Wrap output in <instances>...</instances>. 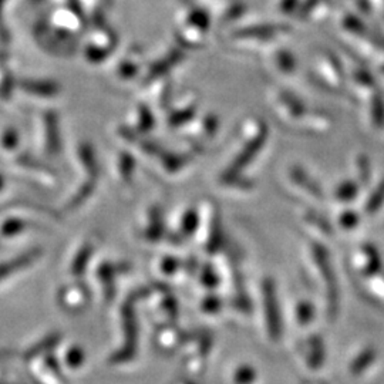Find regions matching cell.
<instances>
[{"mask_svg": "<svg viewBox=\"0 0 384 384\" xmlns=\"http://www.w3.org/2000/svg\"><path fill=\"white\" fill-rule=\"evenodd\" d=\"M59 302L69 312H81L90 302L88 287L80 282L63 286L59 294Z\"/></svg>", "mask_w": 384, "mask_h": 384, "instance_id": "8fae6325", "label": "cell"}, {"mask_svg": "<svg viewBox=\"0 0 384 384\" xmlns=\"http://www.w3.org/2000/svg\"><path fill=\"white\" fill-rule=\"evenodd\" d=\"M305 256H306V265L312 277H315L317 283L324 289L327 315L329 317H334V315H338V308H339V291H338V280H336L333 275L330 256L326 248L319 241H316V239L308 242Z\"/></svg>", "mask_w": 384, "mask_h": 384, "instance_id": "7a4b0ae2", "label": "cell"}, {"mask_svg": "<svg viewBox=\"0 0 384 384\" xmlns=\"http://www.w3.org/2000/svg\"><path fill=\"white\" fill-rule=\"evenodd\" d=\"M46 149L50 154L56 156L60 153V135H59V121L56 114L50 113L46 116Z\"/></svg>", "mask_w": 384, "mask_h": 384, "instance_id": "ffe728a7", "label": "cell"}, {"mask_svg": "<svg viewBox=\"0 0 384 384\" xmlns=\"http://www.w3.org/2000/svg\"><path fill=\"white\" fill-rule=\"evenodd\" d=\"M118 268L110 262L100 263L97 272H95V279L99 282L100 295L102 299L107 303L111 302L116 296V276H117Z\"/></svg>", "mask_w": 384, "mask_h": 384, "instance_id": "5bb4252c", "label": "cell"}, {"mask_svg": "<svg viewBox=\"0 0 384 384\" xmlns=\"http://www.w3.org/2000/svg\"><path fill=\"white\" fill-rule=\"evenodd\" d=\"M27 222L20 219V218H11L4 222V225L0 226V236L2 238H13L19 233H22L27 228Z\"/></svg>", "mask_w": 384, "mask_h": 384, "instance_id": "d590c367", "label": "cell"}, {"mask_svg": "<svg viewBox=\"0 0 384 384\" xmlns=\"http://www.w3.org/2000/svg\"><path fill=\"white\" fill-rule=\"evenodd\" d=\"M4 185H5V181H4V178H2V177H0V189L4 188Z\"/></svg>", "mask_w": 384, "mask_h": 384, "instance_id": "b9f144b4", "label": "cell"}, {"mask_svg": "<svg viewBox=\"0 0 384 384\" xmlns=\"http://www.w3.org/2000/svg\"><path fill=\"white\" fill-rule=\"evenodd\" d=\"M299 356L303 366L310 371L319 370L323 366L326 359V346L319 334H309L303 342H301Z\"/></svg>", "mask_w": 384, "mask_h": 384, "instance_id": "9c48e42d", "label": "cell"}, {"mask_svg": "<svg viewBox=\"0 0 384 384\" xmlns=\"http://www.w3.org/2000/svg\"><path fill=\"white\" fill-rule=\"evenodd\" d=\"M154 127H156V117H154L153 111L147 106L141 104L132 111V116H131V120H130V124L127 128L135 134L146 135Z\"/></svg>", "mask_w": 384, "mask_h": 384, "instance_id": "2e32d148", "label": "cell"}, {"mask_svg": "<svg viewBox=\"0 0 384 384\" xmlns=\"http://www.w3.org/2000/svg\"><path fill=\"white\" fill-rule=\"evenodd\" d=\"M316 317L315 305L306 299H299L294 308V320L299 327H308Z\"/></svg>", "mask_w": 384, "mask_h": 384, "instance_id": "d4e9b609", "label": "cell"}, {"mask_svg": "<svg viewBox=\"0 0 384 384\" xmlns=\"http://www.w3.org/2000/svg\"><path fill=\"white\" fill-rule=\"evenodd\" d=\"M200 309L205 315H218L224 309V299L217 292H207V296L200 303Z\"/></svg>", "mask_w": 384, "mask_h": 384, "instance_id": "d6a6232c", "label": "cell"}, {"mask_svg": "<svg viewBox=\"0 0 384 384\" xmlns=\"http://www.w3.org/2000/svg\"><path fill=\"white\" fill-rule=\"evenodd\" d=\"M4 147L8 150H15L19 144V137L15 131H6L4 134V139H2Z\"/></svg>", "mask_w": 384, "mask_h": 384, "instance_id": "60d3db41", "label": "cell"}, {"mask_svg": "<svg viewBox=\"0 0 384 384\" xmlns=\"http://www.w3.org/2000/svg\"><path fill=\"white\" fill-rule=\"evenodd\" d=\"M261 303H262V320L266 331V338L276 343L282 336L280 309L276 296L275 283L270 279H265L261 287Z\"/></svg>", "mask_w": 384, "mask_h": 384, "instance_id": "277c9868", "label": "cell"}, {"mask_svg": "<svg viewBox=\"0 0 384 384\" xmlns=\"http://www.w3.org/2000/svg\"><path fill=\"white\" fill-rule=\"evenodd\" d=\"M356 167H357V175H359L357 181H360L362 184H367L369 178H371V171H370V163H369V160L364 156H360L357 158Z\"/></svg>", "mask_w": 384, "mask_h": 384, "instance_id": "ab89813d", "label": "cell"}, {"mask_svg": "<svg viewBox=\"0 0 384 384\" xmlns=\"http://www.w3.org/2000/svg\"><path fill=\"white\" fill-rule=\"evenodd\" d=\"M383 203H384V182L378 184L377 188L371 192L370 197L367 198L364 208L369 214H373L383 205Z\"/></svg>", "mask_w": 384, "mask_h": 384, "instance_id": "74e56055", "label": "cell"}, {"mask_svg": "<svg viewBox=\"0 0 384 384\" xmlns=\"http://www.w3.org/2000/svg\"><path fill=\"white\" fill-rule=\"evenodd\" d=\"M95 181L94 178H87V181H84L74 194L71 196V198L67 201V210H76L78 207H81L91 196L95 189Z\"/></svg>", "mask_w": 384, "mask_h": 384, "instance_id": "83f0119b", "label": "cell"}, {"mask_svg": "<svg viewBox=\"0 0 384 384\" xmlns=\"http://www.w3.org/2000/svg\"><path fill=\"white\" fill-rule=\"evenodd\" d=\"M40 252L39 251H32V252H26L18 258H15L11 262H4L0 263V280H4L5 277L12 276L13 273L19 272L20 269L26 268L27 265L33 263L37 258H39Z\"/></svg>", "mask_w": 384, "mask_h": 384, "instance_id": "7402d4cb", "label": "cell"}, {"mask_svg": "<svg viewBox=\"0 0 384 384\" xmlns=\"http://www.w3.org/2000/svg\"><path fill=\"white\" fill-rule=\"evenodd\" d=\"M189 141L194 144V147L201 150L204 147V142L214 138L217 130L219 127L218 118L215 116H205L197 123H189Z\"/></svg>", "mask_w": 384, "mask_h": 384, "instance_id": "7c38bea8", "label": "cell"}, {"mask_svg": "<svg viewBox=\"0 0 384 384\" xmlns=\"http://www.w3.org/2000/svg\"><path fill=\"white\" fill-rule=\"evenodd\" d=\"M286 182L292 189V192H295L296 196H299L305 201L319 203L323 200V191L320 185L305 168L299 165H292L287 170Z\"/></svg>", "mask_w": 384, "mask_h": 384, "instance_id": "8992f818", "label": "cell"}, {"mask_svg": "<svg viewBox=\"0 0 384 384\" xmlns=\"http://www.w3.org/2000/svg\"><path fill=\"white\" fill-rule=\"evenodd\" d=\"M231 378L233 383H238V384H248V383H254L258 378V373L251 364H241L232 371Z\"/></svg>", "mask_w": 384, "mask_h": 384, "instance_id": "e575fe53", "label": "cell"}, {"mask_svg": "<svg viewBox=\"0 0 384 384\" xmlns=\"http://www.w3.org/2000/svg\"><path fill=\"white\" fill-rule=\"evenodd\" d=\"M330 127H331V121L326 114L308 111L296 128L306 134H323L329 131Z\"/></svg>", "mask_w": 384, "mask_h": 384, "instance_id": "ac0fdd59", "label": "cell"}, {"mask_svg": "<svg viewBox=\"0 0 384 384\" xmlns=\"http://www.w3.org/2000/svg\"><path fill=\"white\" fill-rule=\"evenodd\" d=\"M84 357H85V355H84L83 349H80L78 346H71V348L67 349V352L64 355V364L69 369L76 370V369L83 366Z\"/></svg>", "mask_w": 384, "mask_h": 384, "instance_id": "8d00e7d4", "label": "cell"}, {"mask_svg": "<svg viewBox=\"0 0 384 384\" xmlns=\"http://www.w3.org/2000/svg\"><path fill=\"white\" fill-rule=\"evenodd\" d=\"M272 107L277 120H280L282 124H287L295 128L308 113L306 106L298 97H295L294 94L283 91H279L273 95Z\"/></svg>", "mask_w": 384, "mask_h": 384, "instance_id": "52a82bcc", "label": "cell"}, {"mask_svg": "<svg viewBox=\"0 0 384 384\" xmlns=\"http://www.w3.org/2000/svg\"><path fill=\"white\" fill-rule=\"evenodd\" d=\"M167 228L163 219V212L158 207H151L146 212V218H144L141 228H139V236L144 241L156 244L163 241L167 238Z\"/></svg>", "mask_w": 384, "mask_h": 384, "instance_id": "30bf717a", "label": "cell"}, {"mask_svg": "<svg viewBox=\"0 0 384 384\" xmlns=\"http://www.w3.org/2000/svg\"><path fill=\"white\" fill-rule=\"evenodd\" d=\"M186 338L184 331L175 327L172 323L164 324L156 334V345L158 349L170 352L177 349L178 346H184Z\"/></svg>", "mask_w": 384, "mask_h": 384, "instance_id": "9a60e30c", "label": "cell"}, {"mask_svg": "<svg viewBox=\"0 0 384 384\" xmlns=\"http://www.w3.org/2000/svg\"><path fill=\"white\" fill-rule=\"evenodd\" d=\"M268 138V127L259 118H249L239 132L238 149L221 172V175L241 174L261 153Z\"/></svg>", "mask_w": 384, "mask_h": 384, "instance_id": "6da1fadb", "label": "cell"}, {"mask_svg": "<svg viewBox=\"0 0 384 384\" xmlns=\"http://www.w3.org/2000/svg\"><path fill=\"white\" fill-rule=\"evenodd\" d=\"M160 170L167 174V175H178L181 174L184 170H186V167H189L191 160H192V154L191 153H172V151H167L163 150L157 157H156Z\"/></svg>", "mask_w": 384, "mask_h": 384, "instance_id": "4fadbf2b", "label": "cell"}, {"mask_svg": "<svg viewBox=\"0 0 384 384\" xmlns=\"http://www.w3.org/2000/svg\"><path fill=\"white\" fill-rule=\"evenodd\" d=\"M359 194V182L343 181L334 189V200L341 204L352 203Z\"/></svg>", "mask_w": 384, "mask_h": 384, "instance_id": "4dcf8cb0", "label": "cell"}, {"mask_svg": "<svg viewBox=\"0 0 384 384\" xmlns=\"http://www.w3.org/2000/svg\"><path fill=\"white\" fill-rule=\"evenodd\" d=\"M134 302H125L121 310V327H123V346L113 353L110 357L111 363L121 364L127 360L132 359L137 352V339H138V323H137V313L134 309Z\"/></svg>", "mask_w": 384, "mask_h": 384, "instance_id": "5b68a950", "label": "cell"}, {"mask_svg": "<svg viewBox=\"0 0 384 384\" xmlns=\"http://www.w3.org/2000/svg\"><path fill=\"white\" fill-rule=\"evenodd\" d=\"M92 252H94V245L91 242H85L80 247V249L77 251V254L74 255L71 263H70V273L73 276H83V273L85 272L90 261H91V256H92Z\"/></svg>", "mask_w": 384, "mask_h": 384, "instance_id": "cb8c5ba5", "label": "cell"}, {"mask_svg": "<svg viewBox=\"0 0 384 384\" xmlns=\"http://www.w3.org/2000/svg\"><path fill=\"white\" fill-rule=\"evenodd\" d=\"M360 222V217L359 214H356L355 211L352 210H348V211H343L339 217V226L345 231H350V229H355Z\"/></svg>", "mask_w": 384, "mask_h": 384, "instance_id": "f35d334b", "label": "cell"}, {"mask_svg": "<svg viewBox=\"0 0 384 384\" xmlns=\"http://www.w3.org/2000/svg\"><path fill=\"white\" fill-rule=\"evenodd\" d=\"M196 116V106L194 104H185L177 110H172L170 111L168 114V125L172 127V128H177V127H185L188 125L192 118H194Z\"/></svg>", "mask_w": 384, "mask_h": 384, "instance_id": "f1b7e54d", "label": "cell"}, {"mask_svg": "<svg viewBox=\"0 0 384 384\" xmlns=\"http://www.w3.org/2000/svg\"><path fill=\"white\" fill-rule=\"evenodd\" d=\"M182 265H184V262L179 261V258L165 255L157 261L156 270L160 276H163L165 279H171V277L177 276L179 272H182Z\"/></svg>", "mask_w": 384, "mask_h": 384, "instance_id": "4316f807", "label": "cell"}, {"mask_svg": "<svg viewBox=\"0 0 384 384\" xmlns=\"http://www.w3.org/2000/svg\"><path fill=\"white\" fill-rule=\"evenodd\" d=\"M302 224L306 228V231L316 238H327L331 235V226L329 221L323 217H320L316 211L306 210L302 212Z\"/></svg>", "mask_w": 384, "mask_h": 384, "instance_id": "e0dca14e", "label": "cell"}, {"mask_svg": "<svg viewBox=\"0 0 384 384\" xmlns=\"http://www.w3.org/2000/svg\"><path fill=\"white\" fill-rule=\"evenodd\" d=\"M59 334H50V336H47V338H44L41 342L33 345L25 355L26 359H36L39 357L40 355H43L44 352L47 350H50L53 349L57 343H59Z\"/></svg>", "mask_w": 384, "mask_h": 384, "instance_id": "836d02e7", "label": "cell"}, {"mask_svg": "<svg viewBox=\"0 0 384 384\" xmlns=\"http://www.w3.org/2000/svg\"><path fill=\"white\" fill-rule=\"evenodd\" d=\"M197 235L203 249L208 255H217L221 251L224 238L219 211L215 205L205 204L200 211V228Z\"/></svg>", "mask_w": 384, "mask_h": 384, "instance_id": "3957f363", "label": "cell"}, {"mask_svg": "<svg viewBox=\"0 0 384 384\" xmlns=\"http://www.w3.org/2000/svg\"><path fill=\"white\" fill-rule=\"evenodd\" d=\"M218 181L224 189L235 192V194H247V192L252 191L255 186V182L251 178L242 177V172L233 175H219Z\"/></svg>", "mask_w": 384, "mask_h": 384, "instance_id": "d6986e66", "label": "cell"}, {"mask_svg": "<svg viewBox=\"0 0 384 384\" xmlns=\"http://www.w3.org/2000/svg\"><path fill=\"white\" fill-rule=\"evenodd\" d=\"M360 258L363 261H357L359 262V268H360V272H363L364 275H373L374 272L378 270L381 262L378 259V254L377 251L373 248V247H363L362 249V254H360Z\"/></svg>", "mask_w": 384, "mask_h": 384, "instance_id": "f546056e", "label": "cell"}, {"mask_svg": "<svg viewBox=\"0 0 384 384\" xmlns=\"http://www.w3.org/2000/svg\"><path fill=\"white\" fill-rule=\"evenodd\" d=\"M78 160H80L81 167L85 170L88 177L99 179V163H97V160H95L94 150L88 146V144H81V146H80Z\"/></svg>", "mask_w": 384, "mask_h": 384, "instance_id": "484cf974", "label": "cell"}, {"mask_svg": "<svg viewBox=\"0 0 384 384\" xmlns=\"http://www.w3.org/2000/svg\"><path fill=\"white\" fill-rule=\"evenodd\" d=\"M135 158L132 153L128 151H121L117 156V163H116V170L117 175L124 184H131L134 179V172H135Z\"/></svg>", "mask_w": 384, "mask_h": 384, "instance_id": "603a6c76", "label": "cell"}, {"mask_svg": "<svg viewBox=\"0 0 384 384\" xmlns=\"http://www.w3.org/2000/svg\"><path fill=\"white\" fill-rule=\"evenodd\" d=\"M198 284L203 286L207 292H215L222 283V276L218 266L203 265L197 272Z\"/></svg>", "mask_w": 384, "mask_h": 384, "instance_id": "44dd1931", "label": "cell"}, {"mask_svg": "<svg viewBox=\"0 0 384 384\" xmlns=\"http://www.w3.org/2000/svg\"><path fill=\"white\" fill-rule=\"evenodd\" d=\"M198 228H200V211L194 208H188L179 215L178 221L175 222V229L167 232L165 239H168L171 244L181 245L186 241V239L197 235Z\"/></svg>", "mask_w": 384, "mask_h": 384, "instance_id": "ba28073f", "label": "cell"}, {"mask_svg": "<svg viewBox=\"0 0 384 384\" xmlns=\"http://www.w3.org/2000/svg\"><path fill=\"white\" fill-rule=\"evenodd\" d=\"M376 359V350L373 348H367L364 349L359 356L355 357V360L352 362L349 370L353 376H359L362 374L364 370L369 369V366L374 362Z\"/></svg>", "mask_w": 384, "mask_h": 384, "instance_id": "1f68e13d", "label": "cell"}]
</instances>
